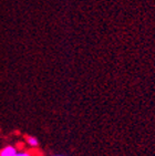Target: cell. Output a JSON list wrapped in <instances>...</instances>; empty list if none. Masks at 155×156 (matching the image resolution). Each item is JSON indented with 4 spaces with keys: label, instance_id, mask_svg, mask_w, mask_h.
<instances>
[{
    "label": "cell",
    "instance_id": "6da1fadb",
    "mask_svg": "<svg viewBox=\"0 0 155 156\" xmlns=\"http://www.w3.org/2000/svg\"><path fill=\"white\" fill-rule=\"evenodd\" d=\"M17 153L16 147L13 146H6L3 150L0 151V156H15Z\"/></svg>",
    "mask_w": 155,
    "mask_h": 156
},
{
    "label": "cell",
    "instance_id": "7a4b0ae2",
    "mask_svg": "<svg viewBox=\"0 0 155 156\" xmlns=\"http://www.w3.org/2000/svg\"><path fill=\"white\" fill-rule=\"evenodd\" d=\"M27 142H28V144H29L30 146H32V147H37L39 145V141L37 140L36 137H33V136H28Z\"/></svg>",
    "mask_w": 155,
    "mask_h": 156
},
{
    "label": "cell",
    "instance_id": "3957f363",
    "mask_svg": "<svg viewBox=\"0 0 155 156\" xmlns=\"http://www.w3.org/2000/svg\"><path fill=\"white\" fill-rule=\"evenodd\" d=\"M15 156H31L29 153H27V152H20V153H16V155Z\"/></svg>",
    "mask_w": 155,
    "mask_h": 156
},
{
    "label": "cell",
    "instance_id": "277c9868",
    "mask_svg": "<svg viewBox=\"0 0 155 156\" xmlns=\"http://www.w3.org/2000/svg\"><path fill=\"white\" fill-rule=\"evenodd\" d=\"M57 156H59V155H57Z\"/></svg>",
    "mask_w": 155,
    "mask_h": 156
}]
</instances>
